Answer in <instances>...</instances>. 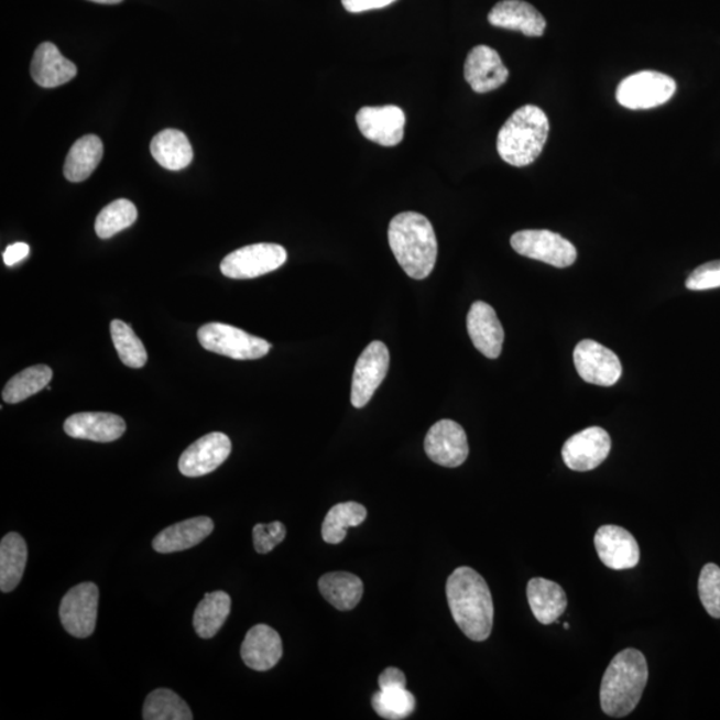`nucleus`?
<instances>
[{
    "label": "nucleus",
    "mask_w": 720,
    "mask_h": 720,
    "mask_svg": "<svg viewBox=\"0 0 720 720\" xmlns=\"http://www.w3.org/2000/svg\"><path fill=\"white\" fill-rule=\"evenodd\" d=\"M455 623L473 642H483L494 624V603L488 583L471 567H459L446 585Z\"/></svg>",
    "instance_id": "1"
},
{
    "label": "nucleus",
    "mask_w": 720,
    "mask_h": 720,
    "mask_svg": "<svg viewBox=\"0 0 720 720\" xmlns=\"http://www.w3.org/2000/svg\"><path fill=\"white\" fill-rule=\"evenodd\" d=\"M391 251L413 280L421 281L433 273L438 257V242L432 222L419 212L397 214L389 226Z\"/></svg>",
    "instance_id": "2"
},
{
    "label": "nucleus",
    "mask_w": 720,
    "mask_h": 720,
    "mask_svg": "<svg viewBox=\"0 0 720 720\" xmlns=\"http://www.w3.org/2000/svg\"><path fill=\"white\" fill-rule=\"evenodd\" d=\"M648 666L641 652L623 650L606 669L600 685V706L606 716L624 718L640 705L647 686Z\"/></svg>",
    "instance_id": "3"
},
{
    "label": "nucleus",
    "mask_w": 720,
    "mask_h": 720,
    "mask_svg": "<svg viewBox=\"0 0 720 720\" xmlns=\"http://www.w3.org/2000/svg\"><path fill=\"white\" fill-rule=\"evenodd\" d=\"M549 123L539 107L526 105L517 109L498 134L497 150L511 166L524 167L538 160L547 142Z\"/></svg>",
    "instance_id": "4"
},
{
    "label": "nucleus",
    "mask_w": 720,
    "mask_h": 720,
    "mask_svg": "<svg viewBox=\"0 0 720 720\" xmlns=\"http://www.w3.org/2000/svg\"><path fill=\"white\" fill-rule=\"evenodd\" d=\"M198 339L207 351L237 360L263 358L271 350L268 340L225 324L201 326L198 330Z\"/></svg>",
    "instance_id": "5"
},
{
    "label": "nucleus",
    "mask_w": 720,
    "mask_h": 720,
    "mask_svg": "<svg viewBox=\"0 0 720 720\" xmlns=\"http://www.w3.org/2000/svg\"><path fill=\"white\" fill-rule=\"evenodd\" d=\"M675 91L677 84L668 75L641 72L621 81L617 88V100L630 110H648L667 103Z\"/></svg>",
    "instance_id": "6"
},
{
    "label": "nucleus",
    "mask_w": 720,
    "mask_h": 720,
    "mask_svg": "<svg viewBox=\"0 0 720 720\" xmlns=\"http://www.w3.org/2000/svg\"><path fill=\"white\" fill-rule=\"evenodd\" d=\"M511 248L522 257L558 269L570 268L578 258L577 249L570 240L548 230L517 231L511 237Z\"/></svg>",
    "instance_id": "7"
},
{
    "label": "nucleus",
    "mask_w": 720,
    "mask_h": 720,
    "mask_svg": "<svg viewBox=\"0 0 720 720\" xmlns=\"http://www.w3.org/2000/svg\"><path fill=\"white\" fill-rule=\"evenodd\" d=\"M287 261V251L275 243L246 246L227 255L220 263V271L231 280H252L273 273Z\"/></svg>",
    "instance_id": "8"
},
{
    "label": "nucleus",
    "mask_w": 720,
    "mask_h": 720,
    "mask_svg": "<svg viewBox=\"0 0 720 720\" xmlns=\"http://www.w3.org/2000/svg\"><path fill=\"white\" fill-rule=\"evenodd\" d=\"M99 589L95 583L73 587L62 599L59 617L69 635L85 640L97 628Z\"/></svg>",
    "instance_id": "9"
},
{
    "label": "nucleus",
    "mask_w": 720,
    "mask_h": 720,
    "mask_svg": "<svg viewBox=\"0 0 720 720\" xmlns=\"http://www.w3.org/2000/svg\"><path fill=\"white\" fill-rule=\"evenodd\" d=\"M574 364L585 382L611 388L622 377V363L608 347L585 339L574 350Z\"/></svg>",
    "instance_id": "10"
},
{
    "label": "nucleus",
    "mask_w": 720,
    "mask_h": 720,
    "mask_svg": "<svg viewBox=\"0 0 720 720\" xmlns=\"http://www.w3.org/2000/svg\"><path fill=\"white\" fill-rule=\"evenodd\" d=\"M389 368L390 352L386 345L375 340L366 347L353 370L351 386L353 407L362 408L371 401L372 395L386 378Z\"/></svg>",
    "instance_id": "11"
},
{
    "label": "nucleus",
    "mask_w": 720,
    "mask_h": 720,
    "mask_svg": "<svg viewBox=\"0 0 720 720\" xmlns=\"http://www.w3.org/2000/svg\"><path fill=\"white\" fill-rule=\"evenodd\" d=\"M425 450L434 463L448 469L462 466L470 452L463 427L450 419L439 421L429 428Z\"/></svg>",
    "instance_id": "12"
},
{
    "label": "nucleus",
    "mask_w": 720,
    "mask_h": 720,
    "mask_svg": "<svg viewBox=\"0 0 720 720\" xmlns=\"http://www.w3.org/2000/svg\"><path fill=\"white\" fill-rule=\"evenodd\" d=\"M611 438L602 427H589L572 435L561 448L568 469L579 472L596 470L608 459Z\"/></svg>",
    "instance_id": "13"
},
{
    "label": "nucleus",
    "mask_w": 720,
    "mask_h": 720,
    "mask_svg": "<svg viewBox=\"0 0 720 720\" xmlns=\"http://www.w3.org/2000/svg\"><path fill=\"white\" fill-rule=\"evenodd\" d=\"M357 124L369 141L394 148L403 141L406 117L401 107L393 105L363 107L357 113Z\"/></svg>",
    "instance_id": "14"
},
{
    "label": "nucleus",
    "mask_w": 720,
    "mask_h": 720,
    "mask_svg": "<svg viewBox=\"0 0 720 720\" xmlns=\"http://www.w3.org/2000/svg\"><path fill=\"white\" fill-rule=\"evenodd\" d=\"M232 450L231 440L223 433H211L189 446L179 459V471L188 478L207 476L222 466Z\"/></svg>",
    "instance_id": "15"
},
{
    "label": "nucleus",
    "mask_w": 720,
    "mask_h": 720,
    "mask_svg": "<svg viewBox=\"0 0 720 720\" xmlns=\"http://www.w3.org/2000/svg\"><path fill=\"white\" fill-rule=\"evenodd\" d=\"M599 559L611 570H629L640 564L641 549L633 534L623 527L608 524L598 530L596 538Z\"/></svg>",
    "instance_id": "16"
},
{
    "label": "nucleus",
    "mask_w": 720,
    "mask_h": 720,
    "mask_svg": "<svg viewBox=\"0 0 720 720\" xmlns=\"http://www.w3.org/2000/svg\"><path fill=\"white\" fill-rule=\"evenodd\" d=\"M509 68L503 65L501 55L489 46L471 50L465 63V78L473 91L486 94L506 84Z\"/></svg>",
    "instance_id": "17"
},
{
    "label": "nucleus",
    "mask_w": 720,
    "mask_h": 720,
    "mask_svg": "<svg viewBox=\"0 0 720 720\" xmlns=\"http://www.w3.org/2000/svg\"><path fill=\"white\" fill-rule=\"evenodd\" d=\"M467 331L472 345L486 358L497 359L502 353L504 331L495 309L488 303L476 302L467 315Z\"/></svg>",
    "instance_id": "18"
},
{
    "label": "nucleus",
    "mask_w": 720,
    "mask_h": 720,
    "mask_svg": "<svg viewBox=\"0 0 720 720\" xmlns=\"http://www.w3.org/2000/svg\"><path fill=\"white\" fill-rule=\"evenodd\" d=\"M246 666L255 672H269L275 667L283 655L281 635L268 624H258L246 634L240 648Z\"/></svg>",
    "instance_id": "19"
},
{
    "label": "nucleus",
    "mask_w": 720,
    "mask_h": 720,
    "mask_svg": "<svg viewBox=\"0 0 720 720\" xmlns=\"http://www.w3.org/2000/svg\"><path fill=\"white\" fill-rule=\"evenodd\" d=\"M63 428L74 439L110 444L126 433V422L110 413H78L69 416Z\"/></svg>",
    "instance_id": "20"
},
{
    "label": "nucleus",
    "mask_w": 720,
    "mask_h": 720,
    "mask_svg": "<svg viewBox=\"0 0 720 720\" xmlns=\"http://www.w3.org/2000/svg\"><path fill=\"white\" fill-rule=\"evenodd\" d=\"M489 22L499 29L521 31L526 36H542L546 19L534 6L523 0H502L490 11Z\"/></svg>",
    "instance_id": "21"
},
{
    "label": "nucleus",
    "mask_w": 720,
    "mask_h": 720,
    "mask_svg": "<svg viewBox=\"0 0 720 720\" xmlns=\"http://www.w3.org/2000/svg\"><path fill=\"white\" fill-rule=\"evenodd\" d=\"M78 68L59 52L55 44L44 42L35 50L31 62V77L43 88H54L68 84L77 77Z\"/></svg>",
    "instance_id": "22"
},
{
    "label": "nucleus",
    "mask_w": 720,
    "mask_h": 720,
    "mask_svg": "<svg viewBox=\"0 0 720 720\" xmlns=\"http://www.w3.org/2000/svg\"><path fill=\"white\" fill-rule=\"evenodd\" d=\"M214 532V522L208 516L173 524L155 536L153 547L160 554H173L198 546Z\"/></svg>",
    "instance_id": "23"
},
{
    "label": "nucleus",
    "mask_w": 720,
    "mask_h": 720,
    "mask_svg": "<svg viewBox=\"0 0 720 720\" xmlns=\"http://www.w3.org/2000/svg\"><path fill=\"white\" fill-rule=\"evenodd\" d=\"M527 599L533 614L542 624L558 622L567 608V597L558 583L545 578H534L527 586Z\"/></svg>",
    "instance_id": "24"
},
{
    "label": "nucleus",
    "mask_w": 720,
    "mask_h": 720,
    "mask_svg": "<svg viewBox=\"0 0 720 720\" xmlns=\"http://www.w3.org/2000/svg\"><path fill=\"white\" fill-rule=\"evenodd\" d=\"M151 154L162 167L179 172L193 162L194 151L188 138L179 130L167 129L151 142Z\"/></svg>",
    "instance_id": "25"
},
{
    "label": "nucleus",
    "mask_w": 720,
    "mask_h": 720,
    "mask_svg": "<svg viewBox=\"0 0 720 720\" xmlns=\"http://www.w3.org/2000/svg\"><path fill=\"white\" fill-rule=\"evenodd\" d=\"M28 545L22 535L10 533L0 543V590L14 591L28 565Z\"/></svg>",
    "instance_id": "26"
},
{
    "label": "nucleus",
    "mask_w": 720,
    "mask_h": 720,
    "mask_svg": "<svg viewBox=\"0 0 720 720\" xmlns=\"http://www.w3.org/2000/svg\"><path fill=\"white\" fill-rule=\"evenodd\" d=\"M103 157V143L97 135H86L74 143L66 157V179L74 183L84 182L91 176Z\"/></svg>",
    "instance_id": "27"
},
{
    "label": "nucleus",
    "mask_w": 720,
    "mask_h": 720,
    "mask_svg": "<svg viewBox=\"0 0 720 720\" xmlns=\"http://www.w3.org/2000/svg\"><path fill=\"white\" fill-rule=\"evenodd\" d=\"M319 591L340 611L356 609L363 596V582L350 572H330L319 579Z\"/></svg>",
    "instance_id": "28"
},
{
    "label": "nucleus",
    "mask_w": 720,
    "mask_h": 720,
    "mask_svg": "<svg viewBox=\"0 0 720 720\" xmlns=\"http://www.w3.org/2000/svg\"><path fill=\"white\" fill-rule=\"evenodd\" d=\"M231 612V598L225 591L206 593L194 614V629L204 640H211L223 628Z\"/></svg>",
    "instance_id": "29"
},
{
    "label": "nucleus",
    "mask_w": 720,
    "mask_h": 720,
    "mask_svg": "<svg viewBox=\"0 0 720 720\" xmlns=\"http://www.w3.org/2000/svg\"><path fill=\"white\" fill-rule=\"evenodd\" d=\"M368 517V510L357 502L339 503L328 511L321 536L330 545H339L347 535V528L360 526Z\"/></svg>",
    "instance_id": "30"
},
{
    "label": "nucleus",
    "mask_w": 720,
    "mask_h": 720,
    "mask_svg": "<svg viewBox=\"0 0 720 720\" xmlns=\"http://www.w3.org/2000/svg\"><path fill=\"white\" fill-rule=\"evenodd\" d=\"M52 379L53 370L46 364H37L23 370L6 384L2 393L3 401L10 404L26 401L28 397L46 389Z\"/></svg>",
    "instance_id": "31"
},
{
    "label": "nucleus",
    "mask_w": 720,
    "mask_h": 720,
    "mask_svg": "<svg viewBox=\"0 0 720 720\" xmlns=\"http://www.w3.org/2000/svg\"><path fill=\"white\" fill-rule=\"evenodd\" d=\"M193 712L178 694L168 688L151 692L143 706L144 720H192Z\"/></svg>",
    "instance_id": "32"
},
{
    "label": "nucleus",
    "mask_w": 720,
    "mask_h": 720,
    "mask_svg": "<svg viewBox=\"0 0 720 720\" xmlns=\"http://www.w3.org/2000/svg\"><path fill=\"white\" fill-rule=\"evenodd\" d=\"M138 210L128 199H118L106 206L95 220V232L100 239H110L137 222Z\"/></svg>",
    "instance_id": "33"
},
{
    "label": "nucleus",
    "mask_w": 720,
    "mask_h": 720,
    "mask_svg": "<svg viewBox=\"0 0 720 720\" xmlns=\"http://www.w3.org/2000/svg\"><path fill=\"white\" fill-rule=\"evenodd\" d=\"M110 330L113 346L123 364L131 369H142L148 363V351L131 326L116 319L111 321Z\"/></svg>",
    "instance_id": "34"
},
{
    "label": "nucleus",
    "mask_w": 720,
    "mask_h": 720,
    "mask_svg": "<svg viewBox=\"0 0 720 720\" xmlns=\"http://www.w3.org/2000/svg\"><path fill=\"white\" fill-rule=\"evenodd\" d=\"M372 707L379 717L390 720L406 719L415 710V698L406 687L384 688L372 697Z\"/></svg>",
    "instance_id": "35"
},
{
    "label": "nucleus",
    "mask_w": 720,
    "mask_h": 720,
    "mask_svg": "<svg viewBox=\"0 0 720 720\" xmlns=\"http://www.w3.org/2000/svg\"><path fill=\"white\" fill-rule=\"evenodd\" d=\"M698 591L700 602L712 618L720 619V567L706 565L700 571Z\"/></svg>",
    "instance_id": "36"
},
{
    "label": "nucleus",
    "mask_w": 720,
    "mask_h": 720,
    "mask_svg": "<svg viewBox=\"0 0 720 720\" xmlns=\"http://www.w3.org/2000/svg\"><path fill=\"white\" fill-rule=\"evenodd\" d=\"M254 547L259 554H269L286 538V527L281 522L259 523L252 530Z\"/></svg>",
    "instance_id": "37"
},
{
    "label": "nucleus",
    "mask_w": 720,
    "mask_h": 720,
    "mask_svg": "<svg viewBox=\"0 0 720 720\" xmlns=\"http://www.w3.org/2000/svg\"><path fill=\"white\" fill-rule=\"evenodd\" d=\"M686 287L691 292H706V290L720 287V261L702 264L695 269L687 277Z\"/></svg>",
    "instance_id": "38"
},
{
    "label": "nucleus",
    "mask_w": 720,
    "mask_h": 720,
    "mask_svg": "<svg viewBox=\"0 0 720 720\" xmlns=\"http://www.w3.org/2000/svg\"><path fill=\"white\" fill-rule=\"evenodd\" d=\"M396 0H342L343 8L352 12V14H359V12L378 10L388 8V6L393 4Z\"/></svg>",
    "instance_id": "39"
},
{
    "label": "nucleus",
    "mask_w": 720,
    "mask_h": 720,
    "mask_svg": "<svg viewBox=\"0 0 720 720\" xmlns=\"http://www.w3.org/2000/svg\"><path fill=\"white\" fill-rule=\"evenodd\" d=\"M379 688L384 690V688H395V687H406V677L401 672L400 668L389 667L379 675Z\"/></svg>",
    "instance_id": "40"
},
{
    "label": "nucleus",
    "mask_w": 720,
    "mask_h": 720,
    "mask_svg": "<svg viewBox=\"0 0 720 720\" xmlns=\"http://www.w3.org/2000/svg\"><path fill=\"white\" fill-rule=\"evenodd\" d=\"M30 254V246L28 243L18 242L9 246L3 252V261L8 266H14Z\"/></svg>",
    "instance_id": "41"
},
{
    "label": "nucleus",
    "mask_w": 720,
    "mask_h": 720,
    "mask_svg": "<svg viewBox=\"0 0 720 720\" xmlns=\"http://www.w3.org/2000/svg\"><path fill=\"white\" fill-rule=\"evenodd\" d=\"M91 2L100 3V4H118L120 2H123V0H91Z\"/></svg>",
    "instance_id": "42"
}]
</instances>
